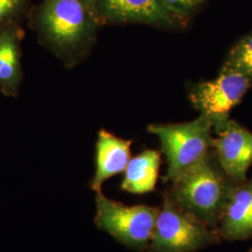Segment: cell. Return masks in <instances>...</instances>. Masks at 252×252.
<instances>
[{
  "instance_id": "6da1fadb",
  "label": "cell",
  "mask_w": 252,
  "mask_h": 252,
  "mask_svg": "<svg viewBox=\"0 0 252 252\" xmlns=\"http://www.w3.org/2000/svg\"><path fill=\"white\" fill-rule=\"evenodd\" d=\"M38 43L73 68L90 56L102 27L91 0H42L27 19Z\"/></svg>"
},
{
  "instance_id": "7a4b0ae2",
  "label": "cell",
  "mask_w": 252,
  "mask_h": 252,
  "mask_svg": "<svg viewBox=\"0 0 252 252\" xmlns=\"http://www.w3.org/2000/svg\"><path fill=\"white\" fill-rule=\"evenodd\" d=\"M236 184L223 170L212 149L163 191L180 208L216 229Z\"/></svg>"
},
{
  "instance_id": "3957f363",
  "label": "cell",
  "mask_w": 252,
  "mask_h": 252,
  "mask_svg": "<svg viewBox=\"0 0 252 252\" xmlns=\"http://www.w3.org/2000/svg\"><path fill=\"white\" fill-rule=\"evenodd\" d=\"M147 129L160 140L161 153L167 163L164 183L179 179L212 150L213 125L201 114L186 123L153 124Z\"/></svg>"
},
{
  "instance_id": "277c9868",
  "label": "cell",
  "mask_w": 252,
  "mask_h": 252,
  "mask_svg": "<svg viewBox=\"0 0 252 252\" xmlns=\"http://www.w3.org/2000/svg\"><path fill=\"white\" fill-rule=\"evenodd\" d=\"M222 241L196 217L177 206L162 192V208L146 252H195Z\"/></svg>"
},
{
  "instance_id": "5b68a950",
  "label": "cell",
  "mask_w": 252,
  "mask_h": 252,
  "mask_svg": "<svg viewBox=\"0 0 252 252\" xmlns=\"http://www.w3.org/2000/svg\"><path fill=\"white\" fill-rule=\"evenodd\" d=\"M95 225L118 242L135 252H145L151 242L160 208L147 205L127 206L108 198L101 191L95 196Z\"/></svg>"
},
{
  "instance_id": "8992f818",
  "label": "cell",
  "mask_w": 252,
  "mask_h": 252,
  "mask_svg": "<svg viewBox=\"0 0 252 252\" xmlns=\"http://www.w3.org/2000/svg\"><path fill=\"white\" fill-rule=\"evenodd\" d=\"M252 87L251 78L221 67L215 79L191 86L189 97L200 114L212 123L214 130L230 120L232 109L241 102Z\"/></svg>"
},
{
  "instance_id": "52a82bcc",
  "label": "cell",
  "mask_w": 252,
  "mask_h": 252,
  "mask_svg": "<svg viewBox=\"0 0 252 252\" xmlns=\"http://www.w3.org/2000/svg\"><path fill=\"white\" fill-rule=\"evenodd\" d=\"M102 27L145 25L164 29L183 27L161 0H91Z\"/></svg>"
},
{
  "instance_id": "ba28073f",
  "label": "cell",
  "mask_w": 252,
  "mask_h": 252,
  "mask_svg": "<svg viewBox=\"0 0 252 252\" xmlns=\"http://www.w3.org/2000/svg\"><path fill=\"white\" fill-rule=\"evenodd\" d=\"M212 149L223 170L236 182L241 183L252 164V132L230 119L213 130Z\"/></svg>"
},
{
  "instance_id": "9c48e42d",
  "label": "cell",
  "mask_w": 252,
  "mask_h": 252,
  "mask_svg": "<svg viewBox=\"0 0 252 252\" xmlns=\"http://www.w3.org/2000/svg\"><path fill=\"white\" fill-rule=\"evenodd\" d=\"M133 140L125 139L101 129L95 143V172L90 188L98 192L107 180L126 170L131 159Z\"/></svg>"
},
{
  "instance_id": "30bf717a",
  "label": "cell",
  "mask_w": 252,
  "mask_h": 252,
  "mask_svg": "<svg viewBox=\"0 0 252 252\" xmlns=\"http://www.w3.org/2000/svg\"><path fill=\"white\" fill-rule=\"evenodd\" d=\"M216 230L222 241L252 238V178L235 185Z\"/></svg>"
},
{
  "instance_id": "8fae6325",
  "label": "cell",
  "mask_w": 252,
  "mask_h": 252,
  "mask_svg": "<svg viewBox=\"0 0 252 252\" xmlns=\"http://www.w3.org/2000/svg\"><path fill=\"white\" fill-rule=\"evenodd\" d=\"M25 30L11 27L0 31V92L8 97H18L23 81L22 41Z\"/></svg>"
},
{
  "instance_id": "7c38bea8",
  "label": "cell",
  "mask_w": 252,
  "mask_h": 252,
  "mask_svg": "<svg viewBox=\"0 0 252 252\" xmlns=\"http://www.w3.org/2000/svg\"><path fill=\"white\" fill-rule=\"evenodd\" d=\"M161 155L162 153L157 150H144L131 158L120 188L137 195L154 191L162 162Z\"/></svg>"
},
{
  "instance_id": "4fadbf2b",
  "label": "cell",
  "mask_w": 252,
  "mask_h": 252,
  "mask_svg": "<svg viewBox=\"0 0 252 252\" xmlns=\"http://www.w3.org/2000/svg\"><path fill=\"white\" fill-rule=\"evenodd\" d=\"M221 67L241 73L252 80V31L230 49Z\"/></svg>"
},
{
  "instance_id": "5bb4252c",
  "label": "cell",
  "mask_w": 252,
  "mask_h": 252,
  "mask_svg": "<svg viewBox=\"0 0 252 252\" xmlns=\"http://www.w3.org/2000/svg\"><path fill=\"white\" fill-rule=\"evenodd\" d=\"M34 4L32 0H0V31L11 27H22Z\"/></svg>"
},
{
  "instance_id": "9a60e30c",
  "label": "cell",
  "mask_w": 252,
  "mask_h": 252,
  "mask_svg": "<svg viewBox=\"0 0 252 252\" xmlns=\"http://www.w3.org/2000/svg\"><path fill=\"white\" fill-rule=\"evenodd\" d=\"M163 7L184 27L206 0H161Z\"/></svg>"
},
{
  "instance_id": "2e32d148",
  "label": "cell",
  "mask_w": 252,
  "mask_h": 252,
  "mask_svg": "<svg viewBox=\"0 0 252 252\" xmlns=\"http://www.w3.org/2000/svg\"><path fill=\"white\" fill-rule=\"evenodd\" d=\"M248 252H252V249H251V250H250Z\"/></svg>"
}]
</instances>
